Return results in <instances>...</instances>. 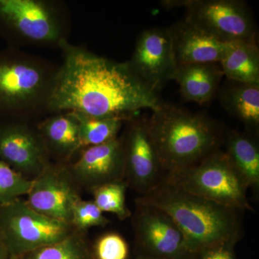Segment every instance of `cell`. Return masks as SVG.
I'll list each match as a JSON object with an SVG mask.
<instances>
[{
	"instance_id": "obj_29",
	"label": "cell",
	"mask_w": 259,
	"mask_h": 259,
	"mask_svg": "<svg viewBox=\"0 0 259 259\" xmlns=\"http://www.w3.org/2000/svg\"><path fill=\"white\" fill-rule=\"evenodd\" d=\"M10 259H21V258H20V257L13 256V255H11V256H10Z\"/></svg>"
},
{
	"instance_id": "obj_23",
	"label": "cell",
	"mask_w": 259,
	"mask_h": 259,
	"mask_svg": "<svg viewBox=\"0 0 259 259\" xmlns=\"http://www.w3.org/2000/svg\"><path fill=\"white\" fill-rule=\"evenodd\" d=\"M127 188L123 180L95 187L90 192L93 202L102 212L112 213L120 221H125L132 215L126 204Z\"/></svg>"
},
{
	"instance_id": "obj_17",
	"label": "cell",
	"mask_w": 259,
	"mask_h": 259,
	"mask_svg": "<svg viewBox=\"0 0 259 259\" xmlns=\"http://www.w3.org/2000/svg\"><path fill=\"white\" fill-rule=\"evenodd\" d=\"M223 76L220 63L194 64L177 66L173 80L185 100L205 105L217 96Z\"/></svg>"
},
{
	"instance_id": "obj_19",
	"label": "cell",
	"mask_w": 259,
	"mask_h": 259,
	"mask_svg": "<svg viewBox=\"0 0 259 259\" xmlns=\"http://www.w3.org/2000/svg\"><path fill=\"white\" fill-rule=\"evenodd\" d=\"M223 146L247 188L258 189L259 146L255 138L249 133L226 128Z\"/></svg>"
},
{
	"instance_id": "obj_22",
	"label": "cell",
	"mask_w": 259,
	"mask_h": 259,
	"mask_svg": "<svg viewBox=\"0 0 259 259\" xmlns=\"http://www.w3.org/2000/svg\"><path fill=\"white\" fill-rule=\"evenodd\" d=\"M79 124L81 148L98 146L119 137L125 120L115 117H93L74 113Z\"/></svg>"
},
{
	"instance_id": "obj_13",
	"label": "cell",
	"mask_w": 259,
	"mask_h": 259,
	"mask_svg": "<svg viewBox=\"0 0 259 259\" xmlns=\"http://www.w3.org/2000/svg\"><path fill=\"white\" fill-rule=\"evenodd\" d=\"M130 68L146 88L158 94L174 79L177 66L168 28H151L139 34L128 61Z\"/></svg>"
},
{
	"instance_id": "obj_11",
	"label": "cell",
	"mask_w": 259,
	"mask_h": 259,
	"mask_svg": "<svg viewBox=\"0 0 259 259\" xmlns=\"http://www.w3.org/2000/svg\"><path fill=\"white\" fill-rule=\"evenodd\" d=\"M26 197L25 202L34 210L69 224L75 204L82 199L69 164L52 161L32 180Z\"/></svg>"
},
{
	"instance_id": "obj_26",
	"label": "cell",
	"mask_w": 259,
	"mask_h": 259,
	"mask_svg": "<svg viewBox=\"0 0 259 259\" xmlns=\"http://www.w3.org/2000/svg\"><path fill=\"white\" fill-rule=\"evenodd\" d=\"M95 259H128L129 245L119 233L110 232L100 236L93 245Z\"/></svg>"
},
{
	"instance_id": "obj_15",
	"label": "cell",
	"mask_w": 259,
	"mask_h": 259,
	"mask_svg": "<svg viewBox=\"0 0 259 259\" xmlns=\"http://www.w3.org/2000/svg\"><path fill=\"white\" fill-rule=\"evenodd\" d=\"M176 66L220 63L233 42H226L194 26L186 19L168 27Z\"/></svg>"
},
{
	"instance_id": "obj_8",
	"label": "cell",
	"mask_w": 259,
	"mask_h": 259,
	"mask_svg": "<svg viewBox=\"0 0 259 259\" xmlns=\"http://www.w3.org/2000/svg\"><path fill=\"white\" fill-rule=\"evenodd\" d=\"M163 5L168 8L185 7L187 21L223 42H257L254 18L244 1H165Z\"/></svg>"
},
{
	"instance_id": "obj_31",
	"label": "cell",
	"mask_w": 259,
	"mask_h": 259,
	"mask_svg": "<svg viewBox=\"0 0 259 259\" xmlns=\"http://www.w3.org/2000/svg\"><path fill=\"white\" fill-rule=\"evenodd\" d=\"M192 259H194V258H192Z\"/></svg>"
},
{
	"instance_id": "obj_25",
	"label": "cell",
	"mask_w": 259,
	"mask_h": 259,
	"mask_svg": "<svg viewBox=\"0 0 259 259\" xmlns=\"http://www.w3.org/2000/svg\"><path fill=\"white\" fill-rule=\"evenodd\" d=\"M110 221L98 208L93 200L81 199L73 209L71 224L74 229L81 233H87L94 227H105Z\"/></svg>"
},
{
	"instance_id": "obj_16",
	"label": "cell",
	"mask_w": 259,
	"mask_h": 259,
	"mask_svg": "<svg viewBox=\"0 0 259 259\" xmlns=\"http://www.w3.org/2000/svg\"><path fill=\"white\" fill-rule=\"evenodd\" d=\"M36 126L51 161L69 164L82 149L79 121L72 112L51 114L37 122Z\"/></svg>"
},
{
	"instance_id": "obj_18",
	"label": "cell",
	"mask_w": 259,
	"mask_h": 259,
	"mask_svg": "<svg viewBox=\"0 0 259 259\" xmlns=\"http://www.w3.org/2000/svg\"><path fill=\"white\" fill-rule=\"evenodd\" d=\"M218 96L227 113L243 122L248 133L256 135L259 129V84L227 79L220 88Z\"/></svg>"
},
{
	"instance_id": "obj_28",
	"label": "cell",
	"mask_w": 259,
	"mask_h": 259,
	"mask_svg": "<svg viewBox=\"0 0 259 259\" xmlns=\"http://www.w3.org/2000/svg\"><path fill=\"white\" fill-rule=\"evenodd\" d=\"M0 259H10V254L6 246L0 238Z\"/></svg>"
},
{
	"instance_id": "obj_1",
	"label": "cell",
	"mask_w": 259,
	"mask_h": 259,
	"mask_svg": "<svg viewBox=\"0 0 259 259\" xmlns=\"http://www.w3.org/2000/svg\"><path fill=\"white\" fill-rule=\"evenodd\" d=\"M59 49L62 63L51 97L50 115L71 112L126 121L145 109L156 110L163 102L138 79L127 61L117 62L69 41Z\"/></svg>"
},
{
	"instance_id": "obj_30",
	"label": "cell",
	"mask_w": 259,
	"mask_h": 259,
	"mask_svg": "<svg viewBox=\"0 0 259 259\" xmlns=\"http://www.w3.org/2000/svg\"><path fill=\"white\" fill-rule=\"evenodd\" d=\"M134 259H142V258H134Z\"/></svg>"
},
{
	"instance_id": "obj_4",
	"label": "cell",
	"mask_w": 259,
	"mask_h": 259,
	"mask_svg": "<svg viewBox=\"0 0 259 259\" xmlns=\"http://www.w3.org/2000/svg\"><path fill=\"white\" fill-rule=\"evenodd\" d=\"M59 66L18 48L0 51V117L36 122L50 115Z\"/></svg>"
},
{
	"instance_id": "obj_27",
	"label": "cell",
	"mask_w": 259,
	"mask_h": 259,
	"mask_svg": "<svg viewBox=\"0 0 259 259\" xmlns=\"http://www.w3.org/2000/svg\"><path fill=\"white\" fill-rule=\"evenodd\" d=\"M236 245L223 243L209 247L194 255V259H237Z\"/></svg>"
},
{
	"instance_id": "obj_6",
	"label": "cell",
	"mask_w": 259,
	"mask_h": 259,
	"mask_svg": "<svg viewBox=\"0 0 259 259\" xmlns=\"http://www.w3.org/2000/svg\"><path fill=\"white\" fill-rule=\"evenodd\" d=\"M167 182L185 192L229 208L253 211L246 186L226 153L218 150L197 164L167 177Z\"/></svg>"
},
{
	"instance_id": "obj_9",
	"label": "cell",
	"mask_w": 259,
	"mask_h": 259,
	"mask_svg": "<svg viewBox=\"0 0 259 259\" xmlns=\"http://www.w3.org/2000/svg\"><path fill=\"white\" fill-rule=\"evenodd\" d=\"M135 203L131 217L134 233V258H194L183 233L167 213L153 206Z\"/></svg>"
},
{
	"instance_id": "obj_3",
	"label": "cell",
	"mask_w": 259,
	"mask_h": 259,
	"mask_svg": "<svg viewBox=\"0 0 259 259\" xmlns=\"http://www.w3.org/2000/svg\"><path fill=\"white\" fill-rule=\"evenodd\" d=\"M148 127L167 177L197 164L221 149L226 127L205 113L162 102Z\"/></svg>"
},
{
	"instance_id": "obj_20",
	"label": "cell",
	"mask_w": 259,
	"mask_h": 259,
	"mask_svg": "<svg viewBox=\"0 0 259 259\" xmlns=\"http://www.w3.org/2000/svg\"><path fill=\"white\" fill-rule=\"evenodd\" d=\"M220 64L227 79L259 84V49L257 42H233Z\"/></svg>"
},
{
	"instance_id": "obj_24",
	"label": "cell",
	"mask_w": 259,
	"mask_h": 259,
	"mask_svg": "<svg viewBox=\"0 0 259 259\" xmlns=\"http://www.w3.org/2000/svg\"><path fill=\"white\" fill-rule=\"evenodd\" d=\"M31 182L0 160V204L26 195Z\"/></svg>"
},
{
	"instance_id": "obj_5",
	"label": "cell",
	"mask_w": 259,
	"mask_h": 259,
	"mask_svg": "<svg viewBox=\"0 0 259 259\" xmlns=\"http://www.w3.org/2000/svg\"><path fill=\"white\" fill-rule=\"evenodd\" d=\"M0 25L15 48L59 49L69 41L71 15L64 2L0 0Z\"/></svg>"
},
{
	"instance_id": "obj_12",
	"label": "cell",
	"mask_w": 259,
	"mask_h": 259,
	"mask_svg": "<svg viewBox=\"0 0 259 259\" xmlns=\"http://www.w3.org/2000/svg\"><path fill=\"white\" fill-rule=\"evenodd\" d=\"M0 160L29 180L41 173L51 161L36 122L2 120Z\"/></svg>"
},
{
	"instance_id": "obj_2",
	"label": "cell",
	"mask_w": 259,
	"mask_h": 259,
	"mask_svg": "<svg viewBox=\"0 0 259 259\" xmlns=\"http://www.w3.org/2000/svg\"><path fill=\"white\" fill-rule=\"evenodd\" d=\"M135 202L167 213L183 233L194 255L218 244L236 245L243 236V212L189 193L167 181L149 193L138 196Z\"/></svg>"
},
{
	"instance_id": "obj_10",
	"label": "cell",
	"mask_w": 259,
	"mask_h": 259,
	"mask_svg": "<svg viewBox=\"0 0 259 259\" xmlns=\"http://www.w3.org/2000/svg\"><path fill=\"white\" fill-rule=\"evenodd\" d=\"M124 125L120 136L125 159L124 181L139 196L144 195L162 185L167 175L150 134L148 117L137 115Z\"/></svg>"
},
{
	"instance_id": "obj_21",
	"label": "cell",
	"mask_w": 259,
	"mask_h": 259,
	"mask_svg": "<svg viewBox=\"0 0 259 259\" xmlns=\"http://www.w3.org/2000/svg\"><path fill=\"white\" fill-rule=\"evenodd\" d=\"M21 259H95L86 233L75 231L64 239L33 250Z\"/></svg>"
},
{
	"instance_id": "obj_14",
	"label": "cell",
	"mask_w": 259,
	"mask_h": 259,
	"mask_svg": "<svg viewBox=\"0 0 259 259\" xmlns=\"http://www.w3.org/2000/svg\"><path fill=\"white\" fill-rule=\"evenodd\" d=\"M79 153L69 168L80 188L90 192L95 187L124 180L125 159L120 136L104 144L83 148Z\"/></svg>"
},
{
	"instance_id": "obj_7",
	"label": "cell",
	"mask_w": 259,
	"mask_h": 259,
	"mask_svg": "<svg viewBox=\"0 0 259 259\" xmlns=\"http://www.w3.org/2000/svg\"><path fill=\"white\" fill-rule=\"evenodd\" d=\"M75 231L69 223L34 210L25 199L0 204V238L10 256H23L60 241Z\"/></svg>"
}]
</instances>
